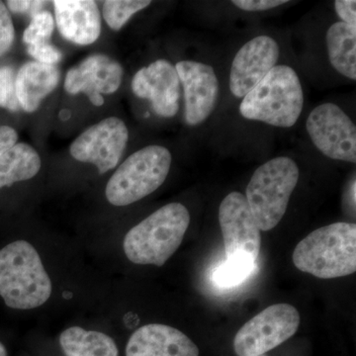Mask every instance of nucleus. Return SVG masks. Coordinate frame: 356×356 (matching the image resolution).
Segmentation results:
<instances>
[{"instance_id": "1", "label": "nucleus", "mask_w": 356, "mask_h": 356, "mask_svg": "<svg viewBox=\"0 0 356 356\" xmlns=\"http://www.w3.org/2000/svg\"><path fill=\"white\" fill-rule=\"evenodd\" d=\"M51 281L36 248L16 241L0 250V296L9 308L31 310L51 295Z\"/></svg>"}, {"instance_id": "2", "label": "nucleus", "mask_w": 356, "mask_h": 356, "mask_svg": "<svg viewBox=\"0 0 356 356\" xmlns=\"http://www.w3.org/2000/svg\"><path fill=\"white\" fill-rule=\"evenodd\" d=\"M189 224L184 205L168 204L128 232L124 252L133 264L163 266L181 245Z\"/></svg>"}, {"instance_id": "3", "label": "nucleus", "mask_w": 356, "mask_h": 356, "mask_svg": "<svg viewBox=\"0 0 356 356\" xmlns=\"http://www.w3.org/2000/svg\"><path fill=\"white\" fill-rule=\"evenodd\" d=\"M294 266L322 280L343 277L356 271V226L334 222L312 232L295 248Z\"/></svg>"}, {"instance_id": "4", "label": "nucleus", "mask_w": 356, "mask_h": 356, "mask_svg": "<svg viewBox=\"0 0 356 356\" xmlns=\"http://www.w3.org/2000/svg\"><path fill=\"white\" fill-rule=\"evenodd\" d=\"M304 93L298 74L288 65H275L243 97L240 112L248 120L290 128L298 121Z\"/></svg>"}, {"instance_id": "5", "label": "nucleus", "mask_w": 356, "mask_h": 356, "mask_svg": "<svg viewBox=\"0 0 356 356\" xmlns=\"http://www.w3.org/2000/svg\"><path fill=\"white\" fill-rule=\"evenodd\" d=\"M298 180V165L287 156L270 159L255 170L245 198L261 231H270L280 224Z\"/></svg>"}, {"instance_id": "6", "label": "nucleus", "mask_w": 356, "mask_h": 356, "mask_svg": "<svg viewBox=\"0 0 356 356\" xmlns=\"http://www.w3.org/2000/svg\"><path fill=\"white\" fill-rule=\"evenodd\" d=\"M172 159L170 152L161 146L145 147L131 154L110 178L107 200L122 207L147 197L165 181Z\"/></svg>"}, {"instance_id": "7", "label": "nucleus", "mask_w": 356, "mask_h": 356, "mask_svg": "<svg viewBox=\"0 0 356 356\" xmlns=\"http://www.w3.org/2000/svg\"><path fill=\"white\" fill-rule=\"evenodd\" d=\"M300 325L297 309L275 304L248 321L236 332L234 350L238 356H259L277 348L296 334Z\"/></svg>"}, {"instance_id": "8", "label": "nucleus", "mask_w": 356, "mask_h": 356, "mask_svg": "<svg viewBox=\"0 0 356 356\" xmlns=\"http://www.w3.org/2000/svg\"><path fill=\"white\" fill-rule=\"evenodd\" d=\"M219 222L228 259L255 264L261 252V229L245 195L232 192L224 198L219 208Z\"/></svg>"}, {"instance_id": "9", "label": "nucleus", "mask_w": 356, "mask_h": 356, "mask_svg": "<svg viewBox=\"0 0 356 356\" xmlns=\"http://www.w3.org/2000/svg\"><path fill=\"white\" fill-rule=\"evenodd\" d=\"M307 131L318 151L336 161H356V128L341 107L325 103L309 115Z\"/></svg>"}, {"instance_id": "10", "label": "nucleus", "mask_w": 356, "mask_h": 356, "mask_svg": "<svg viewBox=\"0 0 356 356\" xmlns=\"http://www.w3.org/2000/svg\"><path fill=\"white\" fill-rule=\"evenodd\" d=\"M128 140L125 123L117 117H109L81 133L70 145V152L72 158L91 163L103 175L120 163Z\"/></svg>"}, {"instance_id": "11", "label": "nucleus", "mask_w": 356, "mask_h": 356, "mask_svg": "<svg viewBox=\"0 0 356 356\" xmlns=\"http://www.w3.org/2000/svg\"><path fill=\"white\" fill-rule=\"evenodd\" d=\"M123 67L108 56L96 54L72 67L65 76V89L72 95L84 93L96 107L104 104L102 95H112L120 88Z\"/></svg>"}, {"instance_id": "12", "label": "nucleus", "mask_w": 356, "mask_h": 356, "mask_svg": "<svg viewBox=\"0 0 356 356\" xmlns=\"http://www.w3.org/2000/svg\"><path fill=\"white\" fill-rule=\"evenodd\" d=\"M280 55L277 42L269 36H257L243 44L232 64L231 92L245 97L275 67Z\"/></svg>"}, {"instance_id": "13", "label": "nucleus", "mask_w": 356, "mask_h": 356, "mask_svg": "<svg viewBox=\"0 0 356 356\" xmlns=\"http://www.w3.org/2000/svg\"><path fill=\"white\" fill-rule=\"evenodd\" d=\"M184 86L185 121L196 126L207 120L219 97V81L211 65L193 60H181L175 65Z\"/></svg>"}, {"instance_id": "14", "label": "nucleus", "mask_w": 356, "mask_h": 356, "mask_svg": "<svg viewBox=\"0 0 356 356\" xmlns=\"http://www.w3.org/2000/svg\"><path fill=\"white\" fill-rule=\"evenodd\" d=\"M134 95L152 103L154 113L172 118L179 110L180 81L175 67L158 60L138 70L133 77Z\"/></svg>"}, {"instance_id": "15", "label": "nucleus", "mask_w": 356, "mask_h": 356, "mask_svg": "<svg viewBox=\"0 0 356 356\" xmlns=\"http://www.w3.org/2000/svg\"><path fill=\"white\" fill-rule=\"evenodd\" d=\"M198 346L179 330L163 324L143 325L126 346V356H199Z\"/></svg>"}, {"instance_id": "16", "label": "nucleus", "mask_w": 356, "mask_h": 356, "mask_svg": "<svg viewBox=\"0 0 356 356\" xmlns=\"http://www.w3.org/2000/svg\"><path fill=\"white\" fill-rule=\"evenodd\" d=\"M56 22L60 35L72 43L88 46L102 33V16L92 0H56Z\"/></svg>"}, {"instance_id": "17", "label": "nucleus", "mask_w": 356, "mask_h": 356, "mask_svg": "<svg viewBox=\"0 0 356 356\" xmlns=\"http://www.w3.org/2000/svg\"><path fill=\"white\" fill-rule=\"evenodd\" d=\"M60 72L55 65L28 62L16 74V95L20 108L33 113L60 83Z\"/></svg>"}, {"instance_id": "18", "label": "nucleus", "mask_w": 356, "mask_h": 356, "mask_svg": "<svg viewBox=\"0 0 356 356\" xmlns=\"http://www.w3.org/2000/svg\"><path fill=\"white\" fill-rule=\"evenodd\" d=\"M330 62L343 76L356 79V26L337 22L327 32Z\"/></svg>"}, {"instance_id": "19", "label": "nucleus", "mask_w": 356, "mask_h": 356, "mask_svg": "<svg viewBox=\"0 0 356 356\" xmlns=\"http://www.w3.org/2000/svg\"><path fill=\"white\" fill-rule=\"evenodd\" d=\"M42 161L34 147L19 143L0 156V189L36 177Z\"/></svg>"}, {"instance_id": "20", "label": "nucleus", "mask_w": 356, "mask_h": 356, "mask_svg": "<svg viewBox=\"0 0 356 356\" xmlns=\"http://www.w3.org/2000/svg\"><path fill=\"white\" fill-rule=\"evenodd\" d=\"M58 341L65 356H119L114 339L103 332L72 327L60 334Z\"/></svg>"}, {"instance_id": "21", "label": "nucleus", "mask_w": 356, "mask_h": 356, "mask_svg": "<svg viewBox=\"0 0 356 356\" xmlns=\"http://www.w3.org/2000/svg\"><path fill=\"white\" fill-rule=\"evenodd\" d=\"M151 3L149 0H107L103 3V17L112 30L119 31L134 14Z\"/></svg>"}, {"instance_id": "22", "label": "nucleus", "mask_w": 356, "mask_h": 356, "mask_svg": "<svg viewBox=\"0 0 356 356\" xmlns=\"http://www.w3.org/2000/svg\"><path fill=\"white\" fill-rule=\"evenodd\" d=\"M255 264L242 259H228L215 271V282L222 287L235 286L247 280Z\"/></svg>"}, {"instance_id": "23", "label": "nucleus", "mask_w": 356, "mask_h": 356, "mask_svg": "<svg viewBox=\"0 0 356 356\" xmlns=\"http://www.w3.org/2000/svg\"><path fill=\"white\" fill-rule=\"evenodd\" d=\"M54 29L55 20L53 15L49 11H40L32 16L31 22L23 34V42L28 46L47 43V40L51 38Z\"/></svg>"}, {"instance_id": "24", "label": "nucleus", "mask_w": 356, "mask_h": 356, "mask_svg": "<svg viewBox=\"0 0 356 356\" xmlns=\"http://www.w3.org/2000/svg\"><path fill=\"white\" fill-rule=\"evenodd\" d=\"M0 108L18 111L19 102L16 95V74L13 67H0Z\"/></svg>"}, {"instance_id": "25", "label": "nucleus", "mask_w": 356, "mask_h": 356, "mask_svg": "<svg viewBox=\"0 0 356 356\" xmlns=\"http://www.w3.org/2000/svg\"><path fill=\"white\" fill-rule=\"evenodd\" d=\"M15 29L10 13L4 2L0 1V57L6 55L13 47Z\"/></svg>"}, {"instance_id": "26", "label": "nucleus", "mask_w": 356, "mask_h": 356, "mask_svg": "<svg viewBox=\"0 0 356 356\" xmlns=\"http://www.w3.org/2000/svg\"><path fill=\"white\" fill-rule=\"evenodd\" d=\"M27 51L36 62L44 65H55L63 58L62 51L48 43L29 44Z\"/></svg>"}, {"instance_id": "27", "label": "nucleus", "mask_w": 356, "mask_h": 356, "mask_svg": "<svg viewBox=\"0 0 356 356\" xmlns=\"http://www.w3.org/2000/svg\"><path fill=\"white\" fill-rule=\"evenodd\" d=\"M287 2V0H234L232 3L243 11L257 13L275 8Z\"/></svg>"}, {"instance_id": "28", "label": "nucleus", "mask_w": 356, "mask_h": 356, "mask_svg": "<svg viewBox=\"0 0 356 356\" xmlns=\"http://www.w3.org/2000/svg\"><path fill=\"white\" fill-rule=\"evenodd\" d=\"M46 1H31V0H8L7 8L14 13H29L31 16L42 11Z\"/></svg>"}, {"instance_id": "29", "label": "nucleus", "mask_w": 356, "mask_h": 356, "mask_svg": "<svg viewBox=\"0 0 356 356\" xmlns=\"http://www.w3.org/2000/svg\"><path fill=\"white\" fill-rule=\"evenodd\" d=\"M356 1L355 0H337L334 2L337 14L341 22L356 26Z\"/></svg>"}, {"instance_id": "30", "label": "nucleus", "mask_w": 356, "mask_h": 356, "mask_svg": "<svg viewBox=\"0 0 356 356\" xmlns=\"http://www.w3.org/2000/svg\"><path fill=\"white\" fill-rule=\"evenodd\" d=\"M18 134L9 126H0V156L17 144Z\"/></svg>"}, {"instance_id": "31", "label": "nucleus", "mask_w": 356, "mask_h": 356, "mask_svg": "<svg viewBox=\"0 0 356 356\" xmlns=\"http://www.w3.org/2000/svg\"><path fill=\"white\" fill-rule=\"evenodd\" d=\"M0 356H7V350L6 346L0 343Z\"/></svg>"}, {"instance_id": "32", "label": "nucleus", "mask_w": 356, "mask_h": 356, "mask_svg": "<svg viewBox=\"0 0 356 356\" xmlns=\"http://www.w3.org/2000/svg\"><path fill=\"white\" fill-rule=\"evenodd\" d=\"M259 356H267V355H259Z\"/></svg>"}]
</instances>
